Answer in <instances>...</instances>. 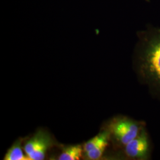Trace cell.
<instances>
[{"label":"cell","instance_id":"6da1fadb","mask_svg":"<svg viewBox=\"0 0 160 160\" xmlns=\"http://www.w3.org/2000/svg\"><path fill=\"white\" fill-rule=\"evenodd\" d=\"M133 64L139 81L160 98V27H149L138 33Z\"/></svg>","mask_w":160,"mask_h":160},{"label":"cell","instance_id":"7a4b0ae2","mask_svg":"<svg viewBox=\"0 0 160 160\" xmlns=\"http://www.w3.org/2000/svg\"><path fill=\"white\" fill-rule=\"evenodd\" d=\"M146 126L144 121L137 120L125 116L115 118L110 122L108 128L111 134V139L118 146L124 147L137 136Z\"/></svg>","mask_w":160,"mask_h":160},{"label":"cell","instance_id":"3957f363","mask_svg":"<svg viewBox=\"0 0 160 160\" xmlns=\"http://www.w3.org/2000/svg\"><path fill=\"white\" fill-rule=\"evenodd\" d=\"M152 142L147 126L123 147L124 155L129 159L149 160L152 155Z\"/></svg>","mask_w":160,"mask_h":160},{"label":"cell","instance_id":"277c9868","mask_svg":"<svg viewBox=\"0 0 160 160\" xmlns=\"http://www.w3.org/2000/svg\"><path fill=\"white\" fill-rule=\"evenodd\" d=\"M52 145V141L49 134L39 131L26 141L23 149L30 160H42L45 159Z\"/></svg>","mask_w":160,"mask_h":160},{"label":"cell","instance_id":"5b68a950","mask_svg":"<svg viewBox=\"0 0 160 160\" xmlns=\"http://www.w3.org/2000/svg\"><path fill=\"white\" fill-rule=\"evenodd\" d=\"M84 152L81 145H69L63 147L61 154L58 157L59 160H78Z\"/></svg>","mask_w":160,"mask_h":160},{"label":"cell","instance_id":"8992f818","mask_svg":"<svg viewBox=\"0 0 160 160\" xmlns=\"http://www.w3.org/2000/svg\"><path fill=\"white\" fill-rule=\"evenodd\" d=\"M23 150L22 147V141L17 140L7 150L4 160H30L29 157L26 154Z\"/></svg>","mask_w":160,"mask_h":160},{"label":"cell","instance_id":"52a82bcc","mask_svg":"<svg viewBox=\"0 0 160 160\" xmlns=\"http://www.w3.org/2000/svg\"><path fill=\"white\" fill-rule=\"evenodd\" d=\"M107 140H111L110 132L108 128L84 143L83 146L84 152L96 148L98 145Z\"/></svg>","mask_w":160,"mask_h":160},{"label":"cell","instance_id":"ba28073f","mask_svg":"<svg viewBox=\"0 0 160 160\" xmlns=\"http://www.w3.org/2000/svg\"><path fill=\"white\" fill-rule=\"evenodd\" d=\"M110 141V140L105 141L98 145L96 148L85 152L86 157L88 159L92 160H98L102 158L106 151V149L109 146Z\"/></svg>","mask_w":160,"mask_h":160}]
</instances>
